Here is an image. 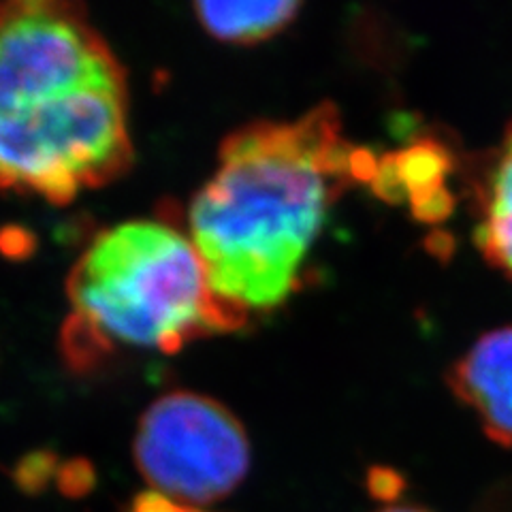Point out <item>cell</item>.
I'll return each mask as SVG.
<instances>
[{
  "instance_id": "obj_1",
  "label": "cell",
  "mask_w": 512,
  "mask_h": 512,
  "mask_svg": "<svg viewBox=\"0 0 512 512\" xmlns=\"http://www.w3.org/2000/svg\"><path fill=\"white\" fill-rule=\"evenodd\" d=\"M355 152L331 103L224 139L214 175L190 201L186 235L227 306L248 318L297 291L329 207L357 182Z\"/></svg>"
},
{
  "instance_id": "obj_2",
  "label": "cell",
  "mask_w": 512,
  "mask_h": 512,
  "mask_svg": "<svg viewBox=\"0 0 512 512\" xmlns=\"http://www.w3.org/2000/svg\"><path fill=\"white\" fill-rule=\"evenodd\" d=\"M131 158L126 75L84 9L0 5V188L62 205Z\"/></svg>"
},
{
  "instance_id": "obj_3",
  "label": "cell",
  "mask_w": 512,
  "mask_h": 512,
  "mask_svg": "<svg viewBox=\"0 0 512 512\" xmlns=\"http://www.w3.org/2000/svg\"><path fill=\"white\" fill-rule=\"evenodd\" d=\"M69 359L86 367L114 348L178 352L242 327L210 286L190 237L165 220H128L96 235L67 284Z\"/></svg>"
},
{
  "instance_id": "obj_4",
  "label": "cell",
  "mask_w": 512,
  "mask_h": 512,
  "mask_svg": "<svg viewBox=\"0 0 512 512\" xmlns=\"http://www.w3.org/2000/svg\"><path fill=\"white\" fill-rule=\"evenodd\" d=\"M135 463L154 493L192 508L220 502L250 470V440L212 397L175 391L143 412Z\"/></svg>"
},
{
  "instance_id": "obj_5",
  "label": "cell",
  "mask_w": 512,
  "mask_h": 512,
  "mask_svg": "<svg viewBox=\"0 0 512 512\" xmlns=\"http://www.w3.org/2000/svg\"><path fill=\"white\" fill-rule=\"evenodd\" d=\"M448 387L476 412L491 440L512 444V327L485 333L451 367Z\"/></svg>"
},
{
  "instance_id": "obj_6",
  "label": "cell",
  "mask_w": 512,
  "mask_h": 512,
  "mask_svg": "<svg viewBox=\"0 0 512 512\" xmlns=\"http://www.w3.org/2000/svg\"><path fill=\"white\" fill-rule=\"evenodd\" d=\"M451 169V154L442 143L423 139L378 158L372 186L384 201H408L416 220L442 222L455 207L451 190L446 188Z\"/></svg>"
},
{
  "instance_id": "obj_7",
  "label": "cell",
  "mask_w": 512,
  "mask_h": 512,
  "mask_svg": "<svg viewBox=\"0 0 512 512\" xmlns=\"http://www.w3.org/2000/svg\"><path fill=\"white\" fill-rule=\"evenodd\" d=\"M301 5L295 0L271 3H197L195 13L207 35L224 43L254 45L276 37L291 24Z\"/></svg>"
},
{
  "instance_id": "obj_8",
  "label": "cell",
  "mask_w": 512,
  "mask_h": 512,
  "mask_svg": "<svg viewBox=\"0 0 512 512\" xmlns=\"http://www.w3.org/2000/svg\"><path fill=\"white\" fill-rule=\"evenodd\" d=\"M480 201H483V218L478 222L480 229L512 227V122L502 148L495 156L487 184L480 190Z\"/></svg>"
},
{
  "instance_id": "obj_9",
  "label": "cell",
  "mask_w": 512,
  "mask_h": 512,
  "mask_svg": "<svg viewBox=\"0 0 512 512\" xmlns=\"http://www.w3.org/2000/svg\"><path fill=\"white\" fill-rule=\"evenodd\" d=\"M476 244L485 259L512 276V227L504 229H476Z\"/></svg>"
},
{
  "instance_id": "obj_10",
  "label": "cell",
  "mask_w": 512,
  "mask_h": 512,
  "mask_svg": "<svg viewBox=\"0 0 512 512\" xmlns=\"http://www.w3.org/2000/svg\"><path fill=\"white\" fill-rule=\"evenodd\" d=\"M131 512H201V510L180 504V502H173L160 493L148 491V493L139 495Z\"/></svg>"
},
{
  "instance_id": "obj_11",
  "label": "cell",
  "mask_w": 512,
  "mask_h": 512,
  "mask_svg": "<svg viewBox=\"0 0 512 512\" xmlns=\"http://www.w3.org/2000/svg\"><path fill=\"white\" fill-rule=\"evenodd\" d=\"M380 512H427V510L414 508V506H389V508H384Z\"/></svg>"
}]
</instances>
